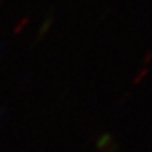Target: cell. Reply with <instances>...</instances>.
Here are the masks:
<instances>
[{"label": "cell", "mask_w": 152, "mask_h": 152, "mask_svg": "<svg viewBox=\"0 0 152 152\" xmlns=\"http://www.w3.org/2000/svg\"><path fill=\"white\" fill-rule=\"evenodd\" d=\"M52 21H53L52 16H48V18L44 20V23L42 24L39 32H37V37H36V43H35V45H37V43L42 42V40L44 39V36L48 34V31H50V27L52 26Z\"/></svg>", "instance_id": "cell-1"}, {"label": "cell", "mask_w": 152, "mask_h": 152, "mask_svg": "<svg viewBox=\"0 0 152 152\" xmlns=\"http://www.w3.org/2000/svg\"><path fill=\"white\" fill-rule=\"evenodd\" d=\"M112 142H113V137H112V135H111V134L100 135V136L97 137V140H96V150L102 152L105 147H108V145H110Z\"/></svg>", "instance_id": "cell-2"}, {"label": "cell", "mask_w": 152, "mask_h": 152, "mask_svg": "<svg viewBox=\"0 0 152 152\" xmlns=\"http://www.w3.org/2000/svg\"><path fill=\"white\" fill-rule=\"evenodd\" d=\"M28 21H29V19L28 18H24L23 20L20 21V23L18 24V26L13 28V31H12V34L13 35H19V34H21V32L24 31V28H26V26L28 24Z\"/></svg>", "instance_id": "cell-3"}, {"label": "cell", "mask_w": 152, "mask_h": 152, "mask_svg": "<svg viewBox=\"0 0 152 152\" xmlns=\"http://www.w3.org/2000/svg\"><path fill=\"white\" fill-rule=\"evenodd\" d=\"M147 75H148V68H147V67H144L143 69H140L139 74H137V76L134 79V84H135V86H137V84H139Z\"/></svg>", "instance_id": "cell-4"}, {"label": "cell", "mask_w": 152, "mask_h": 152, "mask_svg": "<svg viewBox=\"0 0 152 152\" xmlns=\"http://www.w3.org/2000/svg\"><path fill=\"white\" fill-rule=\"evenodd\" d=\"M118 151H119V144L118 143H115V142H112L108 147H105L102 152H118Z\"/></svg>", "instance_id": "cell-5"}, {"label": "cell", "mask_w": 152, "mask_h": 152, "mask_svg": "<svg viewBox=\"0 0 152 152\" xmlns=\"http://www.w3.org/2000/svg\"><path fill=\"white\" fill-rule=\"evenodd\" d=\"M151 59H152V53L148 51L147 52V55H145V58H144V60H143V63H144V66H148V64L151 63Z\"/></svg>", "instance_id": "cell-6"}, {"label": "cell", "mask_w": 152, "mask_h": 152, "mask_svg": "<svg viewBox=\"0 0 152 152\" xmlns=\"http://www.w3.org/2000/svg\"><path fill=\"white\" fill-rule=\"evenodd\" d=\"M5 111H7V105H4V107H1V108H0V116H1V115H4V112H5Z\"/></svg>", "instance_id": "cell-7"}]
</instances>
